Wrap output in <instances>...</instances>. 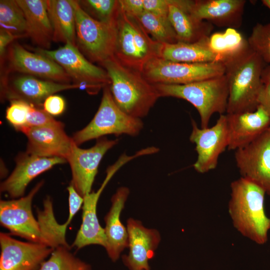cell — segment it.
<instances>
[{"label": "cell", "mask_w": 270, "mask_h": 270, "mask_svg": "<svg viewBox=\"0 0 270 270\" xmlns=\"http://www.w3.org/2000/svg\"><path fill=\"white\" fill-rule=\"evenodd\" d=\"M265 192L242 177L230 184L228 212L235 228L258 244H266L270 230V218L264 210Z\"/></svg>", "instance_id": "obj_1"}, {"label": "cell", "mask_w": 270, "mask_h": 270, "mask_svg": "<svg viewBox=\"0 0 270 270\" xmlns=\"http://www.w3.org/2000/svg\"><path fill=\"white\" fill-rule=\"evenodd\" d=\"M223 63L228 88L226 114L256 110L264 84L262 73L265 62L249 47Z\"/></svg>", "instance_id": "obj_2"}, {"label": "cell", "mask_w": 270, "mask_h": 270, "mask_svg": "<svg viewBox=\"0 0 270 270\" xmlns=\"http://www.w3.org/2000/svg\"><path fill=\"white\" fill-rule=\"evenodd\" d=\"M110 80V88L117 106L134 118L146 116L160 95L142 72L130 68L114 56L102 64Z\"/></svg>", "instance_id": "obj_3"}, {"label": "cell", "mask_w": 270, "mask_h": 270, "mask_svg": "<svg viewBox=\"0 0 270 270\" xmlns=\"http://www.w3.org/2000/svg\"><path fill=\"white\" fill-rule=\"evenodd\" d=\"M160 96H171L184 100L198 110L201 128L208 127L215 113L226 111L228 88L225 74L185 84H154Z\"/></svg>", "instance_id": "obj_4"}, {"label": "cell", "mask_w": 270, "mask_h": 270, "mask_svg": "<svg viewBox=\"0 0 270 270\" xmlns=\"http://www.w3.org/2000/svg\"><path fill=\"white\" fill-rule=\"evenodd\" d=\"M116 20L114 57L124 66L142 72L148 62L161 58L162 44L150 38L136 18L126 14L119 4Z\"/></svg>", "instance_id": "obj_5"}, {"label": "cell", "mask_w": 270, "mask_h": 270, "mask_svg": "<svg viewBox=\"0 0 270 270\" xmlns=\"http://www.w3.org/2000/svg\"><path fill=\"white\" fill-rule=\"evenodd\" d=\"M72 2L74 10L76 46L88 60L102 65L114 56L117 14L110 21H100L84 11L78 0H72Z\"/></svg>", "instance_id": "obj_6"}, {"label": "cell", "mask_w": 270, "mask_h": 270, "mask_svg": "<svg viewBox=\"0 0 270 270\" xmlns=\"http://www.w3.org/2000/svg\"><path fill=\"white\" fill-rule=\"evenodd\" d=\"M144 126L140 118L130 116L123 112L116 104L109 86L103 88L102 100L94 117L82 130L76 132L72 138L79 146L93 139L108 134H139Z\"/></svg>", "instance_id": "obj_7"}, {"label": "cell", "mask_w": 270, "mask_h": 270, "mask_svg": "<svg viewBox=\"0 0 270 270\" xmlns=\"http://www.w3.org/2000/svg\"><path fill=\"white\" fill-rule=\"evenodd\" d=\"M225 71L221 62H176L158 58L148 62L142 74L154 84H185L223 76Z\"/></svg>", "instance_id": "obj_8"}, {"label": "cell", "mask_w": 270, "mask_h": 270, "mask_svg": "<svg viewBox=\"0 0 270 270\" xmlns=\"http://www.w3.org/2000/svg\"><path fill=\"white\" fill-rule=\"evenodd\" d=\"M36 52L58 64L70 76L73 84L86 89L90 94H96L102 88L110 84L106 70L94 64L76 46L70 43L52 50L38 48Z\"/></svg>", "instance_id": "obj_9"}, {"label": "cell", "mask_w": 270, "mask_h": 270, "mask_svg": "<svg viewBox=\"0 0 270 270\" xmlns=\"http://www.w3.org/2000/svg\"><path fill=\"white\" fill-rule=\"evenodd\" d=\"M43 184V181L38 183L26 196L0 200V222L12 234L30 242L44 244L40 222L34 218L32 210V199Z\"/></svg>", "instance_id": "obj_10"}, {"label": "cell", "mask_w": 270, "mask_h": 270, "mask_svg": "<svg viewBox=\"0 0 270 270\" xmlns=\"http://www.w3.org/2000/svg\"><path fill=\"white\" fill-rule=\"evenodd\" d=\"M190 141L196 145L198 158L193 166L200 173L214 169L220 156L228 146V132L226 114H220L216 124L210 128H200L192 120Z\"/></svg>", "instance_id": "obj_11"}, {"label": "cell", "mask_w": 270, "mask_h": 270, "mask_svg": "<svg viewBox=\"0 0 270 270\" xmlns=\"http://www.w3.org/2000/svg\"><path fill=\"white\" fill-rule=\"evenodd\" d=\"M241 177L270 196V132L269 128L248 146L235 150Z\"/></svg>", "instance_id": "obj_12"}, {"label": "cell", "mask_w": 270, "mask_h": 270, "mask_svg": "<svg viewBox=\"0 0 270 270\" xmlns=\"http://www.w3.org/2000/svg\"><path fill=\"white\" fill-rule=\"evenodd\" d=\"M118 142V140L101 138L93 146L88 149L81 148L74 142L66 160L72 170L71 184L82 197L90 192L104 155Z\"/></svg>", "instance_id": "obj_13"}, {"label": "cell", "mask_w": 270, "mask_h": 270, "mask_svg": "<svg viewBox=\"0 0 270 270\" xmlns=\"http://www.w3.org/2000/svg\"><path fill=\"white\" fill-rule=\"evenodd\" d=\"M6 60L8 73L5 75L16 72L58 83L72 82L63 68L54 61L39 53L29 52L18 43H12L8 47Z\"/></svg>", "instance_id": "obj_14"}, {"label": "cell", "mask_w": 270, "mask_h": 270, "mask_svg": "<svg viewBox=\"0 0 270 270\" xmlns=\"http://www.w3.org/2000/svg\"><path fill=\"white\" fill-rule=\"evenodd\" d=\"M1 84L2 99L23 100L38 108L42 106L50 96L66 90L80 88L74 84L58 83L29 75L11 79L3 78Z\"/></svg>", "instance_id": "obj_15"}, {"label": "cell", "mask_w": 270, "mask_h": 270, "mask_svg": "<svg viewBox=\"0 0 270 270\" xmlns=\"http://www.w3.org/2000/svg\"><path fill=\"white\" fill-rule=\"evenodd\" d=\"M132 160L126 154L122 155L106 171V176L100 188L95 192H90L84 196L82 223L72 246L77 249L90 244H98L106 247V238L104 229L100 224L96 214V206L101 193L116 172L122 166Z\"/></svg>", "instance_id": "obj_16"}, {"label": "cell", "mask_w": 270, "mask_h": 270, "mask_svg": "<svg viewBox=\"0 0 270 270\" xmlns=\"http://www.w3.org/2000/svg\"><path fill=\"white\" fill-rule=\"evenodd\" d=\"M0 270H38L54 248L40 243L24 242L0 234Z\"/></svg>", "instance_id": "obj_17"}, {"label": "cell", "mask_w": 270, "mask_h": 270, "mask_svg": "<svg viewBox=\"0 0 270 270\" xmlns=\"http://www.w3.org/2000/svg\"><path fill=\"white\" fill-rule=\"evenodd\" d=\"M18 131L28 138L27 154L66 160L71 152L74 142L66 133L64 125L60 122L41 127H23Z\"/></svg>", "instance_id": "obj_18"}, {"label": "cell", "mask_w": 270, "mask_h": 270, "mask_svg": "<svg viewBox=\"0 0 270 270\" xmlns=\"http://www.w3.org/2000/svg\"><path fill=\"white\" fill-rule=\"evenodd\" d=\"M66 160L57 157H41L22 154L16 158V166L10 176L0 184V191L12 198L24 196L28 184L42 173Z\"/></svg>", "instance_id": "obj_19"}, {"label": "cell", "mask_w": 270, "mask_h": 270, "mask_svg": "<svg viewBox=\"0 0 270 270\" xmlns=\"http://www.w3.org/2000/svg\"><path fill=\"white\" fill-rule=\"evenodd\" d=\"M229 150H236L254 141L270 126V116L260 106L252 112L226 114Z\"/></svg>", "instance_id": "obj_20"}, {"label": "cell", "mask_w": 270, "mask_h": 270, "mask_svg": "<svg viewBox=\"0 0 270 270\" xmlns=\"http://www.w3.org/2000/svg\"><path fill=\"white\" fill-rule=\"evenodd\" d=\"M127 230L130 252L123 256L124 264L130 270H150L148 260L160 242L158 232L144 228L140 221L132 218L128 220Z\"/></svg>", "instance_id": "obj_21"}, {"label": "cell", "mask_w": 270, "mask_h": 270, "mask_svg": "<svg viewBox=\"0 0 270 270\" xmlns=\"http://www.w3.org/2000/svg\"><path fill=\"white\" fill-rule=\"evenodd\" d=\"M245 0H192L190 12L195 18L212 25L239 28L242 23Z\"/></svg>", "instance_id": "obj_22"}, {"label": "cell", "mask_w": 270, "mask_h": 270, "mask_svg": "<svg viewBox=\"0 0 270 270\" xmlns=\"http://www.w3.org/2000/svg\"><path fill=\"white\" fill-rule=\"evenodd\" d=\"M192 2L170 0L168 18L180 42H194L209 37L214 28L212 24L192 15L190 12Z\"/></svg>", "instance_id": "obj_23"}, {"label": "cell", "mask_w": 270, "mask_h": 270, "mask_svg": "<svg viewBox=\"0 0 270 270\" xmlns=\"http://www.w3.org/2000/svg\"><path fill=\"white\" fill-rule=\"evenodd\" d=\"M129 194L125 187L118 188L112 198L111 208L104 218L106 238V249L111 260L116 261L120 252L128 246V230L122 223L120 214Z\"/></svg>", "instance_id": "obj_24"}, {"label": "cell", "mask_w": 270, "mask_h": 270, "mask_svg": "<svg viewBox=\"0 0 270 270\" xmlns=\"http://www.w3.org/2000/svg\"><path fill=\"white\" fill-rule=\"evenodd\" d=\"M24 14L27 36L39 46L48 50L53 41V29L48 15L46 0H16Z\"/></svg>", "instance_id": "obj_25"}, {"label": "cell", "mask_w": 270, "mask_h": 270, "mask_svg": "<svg viewBox=\"0 0 270 270\" xmlns=\"http://www.w3.org/2000/svg\"><path fill=\"white\" fill-rule=\"evenodd\" d=\"M208 37L194 42H178L162 44L161 58L176 62L204 63L221 62V58L210 49Z\"/></svg>", "instance_id": "obj_26"}, {"label": "cell", "mask_w": 270, "mask_h": 270, "mask_svg": "<svg viewBox=\"0 0 270 270\" xmlns=\"http://www.w3.org/2000/svg\"><path fill=\"white\" fill-rule=\"evenodd\" d=\"M46 4L53 29V41L76 46L75 14L72 0H46Z\"/></svg>", "instance_id": "obj_27"}, {"label": "cell", "mask_w": 270, "mask_h": 270, "mask_svg": "<svg viewBox=\"0 0 270 270\" xmlns=\"http://www.w3.org/2000/svg\"><path fill=\"white\" fill-rule=\"evenodd\" d=\"M208 42L210 49L221 58L222 62L250 47L248 40L234 28H226L223 32L211 34Z\"/></svg>", "instance_id": "obj_28"}, {"label": "cell", "mask_w": 270, "mask_h": 270, "mask_svg": "<svg viewBox=\"0 0 270 270\" xmlns=\"http://www.w3.org/2000/svg\"><path fill=\"white\" fill-rule=\"evenodd\" d=\"M44 210H38L37 213L44 244L54 249L60 246L70 248L66 239V230L69 224L66 222L64 224L58 223L50 197L44 200Z\"/></svg>", "instance_id": "obj_29"}, {"label": "cell", "mask_w": 270, "mask_h": 270, "mask_svg": "<svg viewBox=\"0 0 270 270\" xmlns=\"http://www.w3.org/2000/svg\"><path fill=\"white\" fill-rule=\"evenodd\" d=\"M0 30L18 38L28 37L27 26L23 11L16 0H0Z\"/></svg>", "instance_id": "obj_30"}, {"label": "cell", "mask_w": 270, "mask_h": 270, "mask_svg": "<svg viewBox=\"0 0 270 270\" xmlns=\"http://www.w3.org/2000/svg\"><path fill=\"white\" fill-rule=\"evenodd\" d=\"M134 18L155 40L162 44H173L178 42L168 18L146 11Z\"/></svg>", "instance_id": "obj_31"}, {"label": "cell", "mask_w": 270, "mask_h": 270, "mask_svg": "<svg viewBox=\"0 0 270 270\" xmlns=\"http://www.w3.org/2000/svg\"><path fill=\"white\" fill-rule=\"evenodd\" d=\"M70 250V248L64 246L55 248L38 270H91L89 264L74 256Z\"/></svg>", "instance_id": "obj_32"}, {"label": "cell", "mask_w": 270, "mask_h": 270, "mask_svg": "<svg viewBox=\"0 0 270 270\" xmlns=\"http://www.w3.org/2000/svg\"><path fill=\"white\" fill-rule=\"evenodd\" d=\"M247 40L250 48L265 63L270 64V22L256 24Z\"/></svg>", "instance_id": "obj_33"}, {"label": "cell", "mask_w": 270, "mask_h": 270, "mask_svg": "<svg viewBox=\"0 0 270 270\" xmlns=\"http://www.w3.org/2000/svg\"><path fill=\"white\" fill-rule=\"evenodd\" d=\"M84 10H88L94 14L98 20L108 22L114 18L117 14L118 0H78Z\"/></svg>", "instance_id": "obj_34"}, {"label": "cell", "mask_w": 270, "mask_h": 270, "mask_svg": "<svg viewBox=\"0 0 270 270\" xmlns=\"http://www.w3.org/2000/svg\"><path fill=\"white\" fill-rule=\"evenodd\" d=\"M10 102L6 110V118L8 122L18 130L26 125L33 105L20 100H13Z\"/></svg>", "instance_id": "obj_35"}, {"label": "cell", "mask_w": 270, "mask_h": 270, "mask_svg": "<svg viewBox=\"0 0 270 270\" xmlns=\"http://www.w3.org/2000/svg\"><path fill=\"white\" fill-rule=\"evenodd\" d=\"M58 122L43 109L32 106L30 112L26 125L24 127H41L55 124Z\"/></svg>", "instance_id": "obj_36"}, {"label": "cell", "mask_w": 270, "mask_h": 270, "mask_svg": "<svg viewBox=\"0 0 270 270\" xmlns=\"http://www.w3.org/2000/svg\"><path fill=\"white\" fill-rule=\"evenodd\" d=\"M43 110L51 116L62 114L66 108V102L62 96L52 94L48 96L44 101Z\"/></svg>", "instance_id": "obj_37"}, {"label": "cell", "mask_w": 270, "mask_h": 270, "mask_svg": "<svg viewBox=\"0 0 270 270\" xmlns=\"http://www.w3.org/2000/svg\"><path fill=\"white\" fill-rule=\"evenodd\" d=\"M67 190L68 192L69 212L66 222L70 224L72 218L83 205L84 199L72 184L67 188Z\"/></svg>", "instance_id": "obj_38"}, {"label": "cell", "mask_w": 270, "mask_h": 270, "mask_svg": "<svg viewBox=\"0 0 270 270\" xmlns=\"http://www.w3.org/2000/svg\"><path fill=\"white\" fill-rule=\"evenodd\" d=\"M144 11L168 18L170 0H143Z\"/></svg>", "instance_id": "obj_39"}, {"label": "cell", "mask_w": 270, "mask_h": 270, "mask_svg": "<svg viewBox=\"0 0 270 270\" xmlns=\"http://www.w3.org/2000/svg\"><path fill=\"white\" fill-rule=\"evenodd\" d=\"M120 8L128 15L136 17L144 11L143 0H119Z\"/></svg>", "instance_id": "obj_40"}, {"label": "cell", "mask_w": 270, "mask_h": 270, "mask_svg": "<svg viewBox=\"0 0 270 270\" xmlns=\"http://www.w3.org/2000/svg\"><path fill=\"white\" fill-rule=\"evenodd\" d=\"M258 104L270 116V82L264 84L258 98Z\"/></svg>", "instance_id": "obj_41"}, {"label": "cell", "mask_w": 270, "mask_h": 270, "mask_svg": "<svg viewBox=\"0 0 270 270\" xmlns=\"http://www.w3.org/2000/svg\"><path fill=\"white\" fill-rule=\"evenodd\" d=\"M17 38L13 34L3 30H0V55L4 56L6 47Z\"/></svg>", "instance_id": "obj_42"}, {"label": "cell", "mask_w": 270, "mask_h": 270, "mask_svg": "<svg viewBox=\"0 0 270 270\" xmlns=\"http://www.w3.org/2000/svg\"><path fill=\"white\" fill-rule=\"evenodd\" d=\"M262 80L263 84L270 82V64L264 68L262 73Z\"/></svg>", "instance_id": "obj_43"}, {"label": "cell", "mask_w": 270, "mask_h": 270, "mask_svg": "<svg viewBox=\"0 0 270 270\" xmlns=\"http://www.w3.org/2000/svg\"><path fill=\"white\" fill-rule=\"evenodd\" d=\"M262 2L270 10V0H262Z\"/></svg>", "instance_id": "obj_44"}, {"label": "cell", "mask_w": 270, "mask_h": 270, "mask_svg": "<svg viewBox=\"0 0 270 270\" xmlns=\"http://www.w3.org/2000/svg\"><path fill=\"white\" fill-rule=\"evenodd\" d=\"M269 131H270V128H269Z\"/></svg>", "instance_id": "obj_45"}]
</instances>
